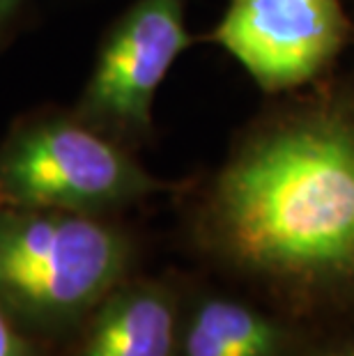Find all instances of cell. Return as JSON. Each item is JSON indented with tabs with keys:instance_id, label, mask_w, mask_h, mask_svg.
I'll return each instance as SVG.
<instances>
[{
	"instance_id": "cell-7",
	"label": "cell",
	"mask_w": 354,
	"mask_h": 356,
	"mask_svg": "<svg viewBox=\"0 0 354 356\" xmlns=\"http://www.w3.org/2000/svg\"><path fill=\"white\" fill-rule=\"evenodd\" d=\"M278 329L265 315L228 299L195 308L182 340V356H276Z\"/></svg>"
},
{
	"instance_id": "cell-6",
	"label": "cell",
	"mask_w": 354,
	"mask_h": 356,
	"mask_svg": "<svg viewBox=\"0 0 354 356\" xmlns=\"http://www.w3.org/2000/svg\"><path fill=\"white\" fill-rule=\"evenodd\" d=\"M175 304L159 285L115 287L99 306L74 356H172Z\"/></svg>"
},
{
	"instance_id": "cell-8",
	"label": "cell",
	"mask_w": 354,
	"mask_h": 356,
	"mask_svg": "<svg viewBox=\"0 0 354 356\" xmlns=\"http://www.w3.org/2000/svg\"><path fill=\"white\" fill-rule=\"evenodd\" d=\"M0 356H35V350L3 308H0Z\"/></svg>"
},
{
	"instance_id": "cell-9",
	"label": "cell",
	"mask_w": 354,
	"mask_h": 356,
	"mask_svg": "<svg viewBox=\"0 0 354 356\" xmlns=\"http://www.w3.org/2000/svg\"><path fill=\"white\" fill-rule=\"evenodd\" d=\"M19 5H21V0H0V26L12 17Z\"/></svg>"
},
{
	"instance_id": "cell-2",
	"label": "cell",
	"mask_w": 354,
	"mask_h": 356,
	"mask_svg": "<svg viewBox=\"0 0 354 356\" xmlns=\"http://www.w3.org/2000/svg\"><path fill=\"white\" fill-rule=\"evenodd\" d=\"M129 253L95 214L0 204V308L37 329L72 327L120 285Z\"/></svg>"
},
{
	"instance_id": "cell-3",
	"label": "cell",
	"mask_w": 354,
	"mask_h": 356,
	"mask_svg": "<svg viewBox=\"0 0 354 356\" xmlns=\"http://www.w3.org/2000/svg\"><path fill=\"white\" fill-rule=\"evenodd\" d=\"M159 188L129 154L72 120L21 129L0 152V191L19 207L97 214Z\"/></svg>"
},
{
	"instance_id": "cell-1",
	"label": "cell",
	"mask_w": 354,
	"mask_h": 356,
	"mask_svg": "<svg viewBox=\"0 0 354 356\" xmlns=\"http://www.w3.org/2000/svg\"><path fill=\"white\" fill-rule=\"evenodd\" d=\"M212 214L242 267L304 280L354 274V124L318 118L265 134L221 172Z\"/></svg>"
},
{
	"instance_id": "cell-10",
	"label": "cell",
	"mask_w": 354,
	"mask_h": 356,
	"mask_svg": "<svg viewBox=\"0 0 354 356\" xmlns=\"http://www.w3.org/2000/svg\"><path fill=\"white\" fill-rule=\"evenodd\" d=\"M0 204H7V198L3 195V191H0Z\"/></svg>"
},
{
	"instance_id": "cell-5",
	"label": "cell",
	"mask_w": 354,
	"mask_h": 356,
	"mask_svg": "<svg viewBox=\"0 0 354 356\" xmlns=\"http://www.w3.org/2000/svg\"><path fill=\"white\" fill-rule=\"evenodd\" d=\"M186 44L184 0H138L104 44L83 113L124 129H145L156 90Z\"/></svg>"
},
{
	"instance_id": "cell-12",
	"label": "cell",
	"mask_w": 354,
	"mask_h": 356,
	"mask_svg": "<svg viewBox=\"0 0 354 356\" xmlns=\"http://www.w3.org/2000/svg\"><path fill=\"white\" fill-rule=\"evenodd\" d=\"M352 356H354V354H352Z\"/></svg>"
},
{
	"instance_id": "cell-11",
	"label": "cell",
	"mask_w": 354,
	"mask_h": 356,
	"mask_svg": "<svg viewBox=\"0 0 354 356\" xmlns=\"http://www.w3.org/2000/svg\"><path fill=\"white\" fill-rule=\"evenodd\" d=\"M341 356H352V354H341Z\"/></svg>"
},
{
	"instance_id": "cell-4",
	"label": "cell",
	"mask_w": 354,
	"mask_h": 356,
	"mask_svg": "<svg viewBox=\"0 0 354 356\" xmlns=\"http://www.w3.org/2000/svg\"><path fill=\"white\" fill-rule=\"evenodd\" d=\"M345 30L338 0H230L212 40L272 92L325 70Z\"/></svg>"
}]
</instances>
